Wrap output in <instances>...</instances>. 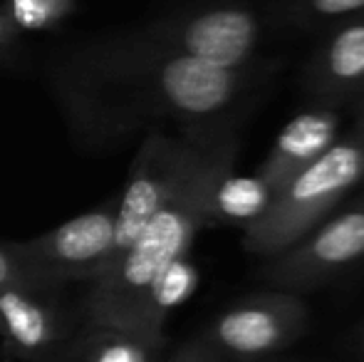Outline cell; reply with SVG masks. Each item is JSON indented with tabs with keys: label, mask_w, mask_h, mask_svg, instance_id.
Segmentation results:
<instances>
[{
	"label": "cell",
	"mask_w": 364,
	"mask_h": 362,
	"mask_svg": "<svg viewBox=\"0 0 364 362\" xmlns=\"http://www.w3.org/2000/svg\"><path fill=\"white\" fill-rule=\"evenodd\" d=\"M255 78L149 48L132 33L77 43L50 65V87L82 147L112 149L141 127L176 122L183 134H233Z\"/></svg>",
	"instance_id": "1"
},
{
	"label": "cell",
	"mask_w": 364,
	"mask_h": 362,
	"mask_svg": "<svg viewBox=\"0 0 364 362\" xmlns=\"http://www.w3.org/2000/svg\"><path fill=\"white\" fill-rule=\"evenodd\" d=\"M235 151L238 142L233 134L206 142L181 183L146 223L124 258L105 275L90 280V293L82 308L95 328L119 330L161 348V343L149 335V293L171 263L186 258L196 233L216 223V191L220 181L233 171Z\"/></svg>",
	"instance_id": "2"
},
{
	"label": "cell",
	"mask_w": 364,
	"mask_h": 362,
	"mask_svg": "<svg viewBox=\"0 0 364 362\" xmlns=\"http://www.w3.org/2000/svg\"><path fill=\"white\" fill-rule=\"evenodd\" d=\"M360 181H364V142L352 132L270 193L263 211L245 223L243 248L263 258L280 256L320 226Z\"/></svg>",
	"instance_id": "3"
},
{
	"label": "cell",
	"mask_w": 364,
	"mask_h": 362,
	"mask_svg": "<svg viewBox=\"0 0 364 362\" xmlns=\"http://www.w3.org/2000/svg\"><path fill=\"white\" fill-rule=\"evenodd\" d=\"M211 139H218V137H191L183 134V132L181 134H168L161 124L149 127L144 142H141L139 151L134 156V164H132L124 191L117 198L112 253L107 258L105 268L95 278L105 275L109 268H114L124 258V253L132 248V243L146 228V223L156 216V211L164 206V201L181 183L183 174H186L188 166L196 159L198 149Z\"/></svg>",
	"instance_id": "4"
},
{
	"label": "cell",
	"mask_w": 364,
	"mask_h": 362,
	"mask_svg": "<svg viewBox=\"0 0 364 362\" xmlns=\"http://www.w3.org/2000/svg\"><path fill=\"white\" fill-rule=\"evenodd\" d=\"M149 48L213 68H248L260 45V18L245 5L218 3L173 13L132 30Z\"/></svg>",
	"instance_id": "5"
},
{
	"label": "cell",
	"mask_w": 364,
	"mask_h": 362,
	"mask_svg": "<svg viewBox=\"0 0 364 362\" xmlns=\"http://www.w3.org/2000/svg\"><path fill=\"white\" fill-rule=\"evenodd\" d=\"M305 325V303L295 293L270 288L230 305L213 320L203 340L218 355L260 360L295 343Z\"/></svg>",
	"instance_id": "6"
},
{
	"label": "cell",
	"mask_w": 364,
	"mask_h": 362,
	"mask_svg": "<svg viewBox=\"0 0 364 362\" xmlns=\"http://www.w3.org/2000/svg\"><path fill=\"white\" fill-rule=\"evenodd\" d=\"M117 198L70 218L30 241H10V248L53 285L92 280L105 268L114 243Z\"/></svg>",
	"instance_id": "7"
},
{
	"label": "cell",
	"mask_w": 364,
	"mask_h": 362,
	"mask_svg": "<svg viewBox=\"0 0 364 362\" xmlns=\"http://www.w3.org/2000/svg\"><path fill=\"white\" fill-rule=\"evenodd\" d=\"M364 258V198L345 213L312 228L302 241L270 258L263 278L273 290L297 293L325 283L330 275Z\"/></svg>",
	"instance_id": "8"
},
{
	"label": "cell",
	"mask_w": 364,
	"mask_h": 362,
	"mask_svg": "<svg viewBox=\"0 0 364 362\" xmlns=\"http://www.w3.org/2000/svg\"><path fill=\"white\" fill-rule=\"evenodd\" d=\"M63 333L55 290L0 288V348L8 360H43Z\"/></svg>",
	"instance_id": "9"
},
{
	"label": "cell",
	"mask_w": 364,
	"mask_h": 362,
	"mask_svg": "<svg viewBox=\"0 0 364 362\" xmlns=\"http://www.w3.org/2000/svg\"><path fill=\"white\" fill-rule=\"evenodd\" d=\"M312 97L327 102L364 95V15L335 25L305 75Z\"/></svg>",
	"instance_id": "10"
},
{
	"label": "cell",
	"mask_w": 364,
	"mask_h": 362,
	"mask_svg": "<svg viewBox=\"0 0 364 362\" xmlns=\"http://www.w3.org/2000/svg\"><path fill=\"white\" fill-rule=\"evenodd\" d=\"M337 132V115L330 110H315L295 117L275 139L270 154L260 164L258 179L268 193L280 188L292 174L315 161L325 149H330Z\"/></svg>",
	"instance_id": "11"
},
{
	"label": "cell",
	"mask_w": 364,
	"mask_h": 362,
	"mask_svg": "<svg viewBox=\"0 0 364 362\" xmlns=\"http://www.w3.org/2000/svg\"><path fill=\"white\" fill-rule=\"evenodd\" d=\"M193 285H196V271H193L186 258L171 263L156 278L151 293H149V305H146L149 335L156 343H164V320H166L168 310L176 308L178 303H183V298L191 293Z\"/></svg>",
	"instance_id": "12"
},
{
	"label": "cell",
	"mask_w": 364,
	"mask_h": 362,
	"mask_svg": "<svg viewBox=\"0 0 364 362\" xmlns=\"http://www.w3.org/2000/svg\"><path fill=\"white\" fill-rule=\"evenodd\" d=\"M161 348L119 330L95 328L77 362H151Z\"/></svg>",
	"instance_id": "13"
},
{
	"label": "cell",
	"mask_w": 364,
	"mask_h": 362,
	"mask_svg": "<svg viewBox=\"0 0 364 362\" xmlns=\"http://www.w3.org/2000/svg\"><path fill=\"white\" fill-rule=\"evenodd\" d=\"M280 10L292 25L320 28L364 15V0H285Z\"/></svg>",
	"instance_id": "14"
},
{
	"label": "cell",
	"mask_w": 364,
	"mask_h": 362,
	"mask_svg": "<svg viewBox=\"0 0 364 362\" xmlns=\"http://www.w3.org/2000/svg\"><path fill=\"white\" fill-rule=\"evenodd\" d=\"M75 5V0H5V8L20 33L58 28Z\"/></svg>",
	"instance_id": "15"
},
{
	"label": "cell",
	"mask_w": 364,
	"mask_h": 362,
	"mask_svg": "<svg viewBox=\"0 0 364 362\" xmlns=\"http://www.w3.org/2000/svg\"><path fill=\"white\" fill-rule=\"evenodd\" d=\"M5 285H23V288L33 290H58V285L45 280L30 263H25L10 248V241L0 243V288H5Z\"/></svg>",
	"instance_id": "16"
},
{
	"label": "cell",
	"mask_w": 364,
	"mask_h": 362,
	"mask_svg": "<svg viewBox=\"0 0 364 362\" xmlns=\"http://www.w3.org/2000/svg\"><path fill=\"white\" fill-rule=\"evenodd\" d=\"M171 362H220V355L203 338L191 340L186 343L176 355L171 358Z\"/></svg>",
	"instance_id": "17"
},
{
	"label": "cell",
	"mask_w": 364,
	"mask_h": 362,
	"mask_svg": "<svg viewBox=\"0 0 364 362\" xmlns=\"http://www.w3.org/2000/svg\"><path fill=\"white\" fill-rule=\"evenodd\" d=\"M18 38H20V30L15 28L5 3H0V55L8 53V50L18 43Z\"/></svg>",
	"instance_id": "18"
},
{
	"label": "cell",
	"mask_w": 364,
	"mask_h": 362,
	"mask_svg": "<svg viewBox=\"0 0 364 362\" xmlns=\"http://www.w3.org/2000/svg\"><path fill=\"white\" fill-rule=\"evenodd\" d=\"M360 112H357V127H355V132L362 137V142H364V95L360 97Z\"/></svg>",
	"instance_id": "19"
},
{
	"label": "cell",
	"mask_w": 364,
	"mask_h": 362,
	"mask_svg": "<svg viewBox=\"0 0 364 362\" xmlns=\"http://www.w3.org/2000/svg\"><path fill=\"white\" fill-rule=\"evenodd\" d=\"M151 362H159V360H156V358H154V360H151Z\"/></svg>",
	"instance_id": "20"
}]
</instances>
